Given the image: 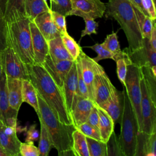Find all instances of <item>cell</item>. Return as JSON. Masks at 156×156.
Listing matches in <instances>:
<instances>
[{"mask_svg":"<svg viewBox=\"0 0 156 156\" xmlns=\"http://www.w3.org/2000/svg\"><path fill=\"white\" fill-rule=\"evenodd\" d=\"M77 60L80 66L83 79L88 89L89 99L93 101L92 95V85L94 76L93 60L92 58L86 55L82 49L80 51Z\"/></svg>","mask_w":156,"mask_h":156,"instance_id":"ffe728a7","label":"cell"},{"mask_svg":"<svg viewBox=\"0 0 156 156\" xmlns=\"http://www.w3.org/2000/svg\"><path fill=\"white\" fill-rule=\"evenodd\" d=\"M133 7L136 16L143 38L149 39L152 30L155 24V21L152 20L149 16L146 15L137 8L133 6Z\"/></svg>","mask_w":156,"mask_h":156,"instance_id":"f1b7e54d","label":"cell"},{"mask_svg":"<svg viewBox=\"0 0 156 156\" xmlns=\"http://www.w3.org/2000/svg\"><path fill=\"white\" fill-rule=\"evenodd\" d=\"M7 47L5 35V20L0 8V51Z\"/></svg>","mask_w":156,"mask_h":156,"instance_id":"bcb514c9","label":"cell"},{"mask_svg":"<svg viewBox=\"0 0 156 156\" xmlns=\"http://www.w3.org/2000/svg\"><path fill=\"white\" fill-rule=\"evenodd\" d=\"M61 38L65 49L71 56L73 59L76 60L78 57L82 48L74 40V39L68 34V32L62 34L61 35Z\"/></svg>","mask_w":156,"mask_h":156,"instance_id":"836d02e7","label":"cell"},{"mask_svg":"<svg viewBox=\"0 0 156 156\" xmlns=\"http://www.w3.org/2000/svg\"><path fill=\"white\" fill-rule=\"evenodd\" d=\"M132 64L141 68L142 66H156V51L151 47L149 39L143 38V46L134 51L126 48Z\"/></svg>","mask_w":156,"mask_h":156,"instance_id":"8fae6325","label":"cell"},{"mask_svg":"<svg viewBox=\"0 0 156 156\" xmlns=\"http://www.w3.org/2000/svg\"><path fill=\"white\" fill-rule=\"evenodd\" d=\"M140 87L141 91V132L151 134L154 132H156V104L150 98L141 76Z\"/></svg>","mask_w":156,"mask_h":156,"instance_id":"9c48e42d","label":"cell"},{"mask_svg":"<svg viewBox=\"0 0 156 156\" xmlns=\"http://www.w3.org/2000/svg\"><path fill=\"white\" fill-rule=\"evenodd\" d=\"M39 121L46 127L51 138L54 148L60 156L74 155L73 146V132L76 129L74 124H66L58 120L45 101L38 94Z\"/></svg>","mask_w":156,"mask_h":156,"instance_id":"7a4b0ae2","label":"cell"},{"mask_svg":"<svg viewBox=\"0 0 156 156\" xmlns=\"http://www.w3.org/2000/svg\"><path fill=\"white\" fill-rule=\"evenodd\" d=\"M88 48L93 49L97 53L98 55L96 57L92 58V59L96 62L98 63L100 60L107 58H111L113 60V55L109 51L105 49L102 44L96 43L93 46H88Z\"/></svg>","mask_w":156,"mask_h":156,"instance_id":"74e56055","label":"cell"},{"mask_svg":"<svg viewBox=\"0 0 156 156\" xmlns=\"http://www.w3.org/2000/svg\"><path fill=\"white\" fill-rule=\"evenodd\" d=\"M22 101L32 106L37 113H39L38 94L36 89L29 79L22 80Z\"/></svg>","mask_w":156,"mask_h":156,"instance_id":"d4e9b609","label":"cell"},{"mask_svg":"<svg viewBox=\"0 0 156 156\" xmlns=\"http://www.w3.org/2000/svg\"><path fill=\"white\" fill-rule=\"evenodd\" d=\"M49 54L54 60H72L71 56L65 49L61 36L54 38L48 41Z\"/></svg>","mask_w":156,"mask_h":156,"instance_id":"603a6c76","label":"cell"},{"mask_svg":"<svg viewBox=\"0 0 156 156\" xmlns=\"http://www.w3.org/2000/svg\"><path fill=\"white\" fill-rule=\"evenodd\" d=\"M105 17L115 19L127 38L129 51L143 46V38L133 7L129 0H109L105 5Z\"/></svg>","mask_w":156,"mask_h":156,"instance_id":"3957f363","label":"cell"},{"mask_svg":"<svg viewBox=\"0 0 156 156\" xmlns=\"http://www.w3.org/2000/svg\"><path fill=\"white\" fill-rule=\"evenodd\" d=\"M0 156H9L4 149L0 145Z\"/></svg>","mask_w":156,"mask_h":156,"instance_id":"f907efd6","label":"cell"},{"mask_svg":"<svg viewBox=\"0 0 156 156\" xmlns=\"http://www.w3.org/2000/svg\"><path fill=\"white\" fill-rule=\"evenodd\" d=\"M29 27L34 54V64L41 65L49 54L48 43L32 20L30 21Z\"/></svg>","mask_w":156,"mask_h":156,"instance_id":"5bb4252c","label":"cell"},{"mask_svg":"<svg viewBox=\"0 0 156 156\" xmlns=\"http://www.w3.org/2000/svg\"><path fill=\"white\" fill-rule=\"evenodd\" d=\"M51 16L52 20L59 32L62 34L67 33L66 30V20H65V16L62 15L57 12L50 10Z\"/></svg>","mask_w":156,"mask_h":156,"instance_id":"60d3db41","label":"cell"},{"mask_svg":"<svg viewBox=\"0 0 156 156\" xmlns=\"http://www.w3.org/2000/svg\"><path fill=\"white\" fill-rule=\"evenodd\" d=\"M52 11L57 12L65 16H68V13L72 9L71 0H52L50 7Z\"/></svg>","mask_w":156,"mask_h":156,"instance_id":"d590c367","label":"cell"},{"mask_svg":"<svg viewBox=\"0 0 156 156\" xmlns=\"http://www.w3.org/2000/svg\"><path fill=\"white\" fill-rule=\"evenodd\" d=\"M96 107L99 116V131L100 133L101 141L106 143L112 132L114 131L115 124L113 119L105 110L97 105Z\"/></svg>","mask_w":156,"mask_h":156,"instance_id":"7402d4cb","label":"cell"},{"mask_svg":"<svg viewBox=\"0 0 156 156\" xmlns=\"http://www.w3.org/2000/svg\"><path fill=\"white\" fill-rule=\"evenodd\" d=\"M99 113L96 105L95 104L94 106L92 108L86 122L99 130Z\"/></svg>","mask_w":156,"mask_h":156,"instance_id":"f6af8a7d","label":"cell"},{"mask_svg":"<svg viewBox=\"0 0 156 156\" xmlns=\"http://www.w3.org/2000/svg\"><path fill=\"white\" fill-rule=\"evenodd\" d=\"M3 69H2V62H1V52H0V79L2 77V75L3 74Z\"/></svg>","mask_w":156,"mask_h":156,"instance_id":"816d5d0a","label":"cell"},{"mask_svg":"<svg viewBox=\"0 0 156 156\" xmlns=\"http://www.w3.org/2000/svg\"><path fill=\"white\" fill-rule=\"evenodd\" d=\"M76 128L86 136L101 141L99 130L96 127H93V126L89 124L87 122L82 124L81 125L76 127Z\"/></svg>","mask_w":156,"mask_h":156,"instance_id":"8d00e7d4","label":"cell"},{"mask_svg":"<svg viewBox=\"0 0 156 156\" xmlns=\"http://www.w3.org/2000/svg\"><path fill=\"white\" fill-rule=\"evenodd\" d=\"M74 61L54 60L52 59L48 54L41 65L44 68L56 84L63 90L65 77Z\"/></svg>","mask_w":156,"mask_h":156,"instance_id":"7c38bea8","label":"cell"},{"mask_svg":"<svg viewBox=\"0 0 156 156\" xmlns=\"http://www.w3.org/2000/svg\"><path fill=\"white\" fill-rule=\"evenodd\" d=\"M76 68H77V89H78V96L89 98L88 89L87 85L83 79L80 66L77 60H76Z\"/></svg>","mask_w":156,"mask_h":156,"instance_id":"ab89813d","label":"cell"},{"mask_svg":"<svg viewBox=\"0 0 156 156\" xmlns=\"http://www.w3.org/2000/svg\"><path fill=\"white\" fill-rule=\"evenodd\" d=\"M93 68L94 76L92 85L93 100L98 106L101 107L108 101L115 87L103 67L94 60Z\"/></svg>","mask_w":156,"mask_h":156,"instance_id":"52a82bcc","label":"cell"},{"mask_svg":"<svg viewBox=\"0 0 156 156\" xmlns=\"http://www.w3.org/2000/svg\"><path fill=\"white\" fill-rule=\"evenodd\" d=\"M156 155V132L148 134L138 132L135 156Z\"/></svg>","mask_w":156,"mask_h":156,"instance_id":"d6986e66","label":"cell"},{"mask_svg":"<svg viewBox=\"0 0 156 156\" xmlns=\"http://www.w3.org/2000/svg\"><path fill=\"white\" fill-rule=\"evenodd\" d=\"M130 2H131L132 5L139 9L140 11H141L143 13H144L146 15H147L142 4V0H129Z\"/></svg>","mask_w":156,"mask_h":156,"instance_id":"c3c4849f","label":"cell"},{"mask_svg":"<svg viewBox=\"0 0 156 156\" xmlns=\"http://www.w3.org/2000/svg\"><path fill=\"white\" fill-rule=\"evenodd\" d=\"M83 19L85 23V27L81 32L80 38L93 34H97L96 29L98 27V23L94 21V19L89 17H83Z\"/></svg>","mask_w":156,"mask_h":156,"instance_id":"b9f144b4","label":"cell"},{"mask_svg":"<svg viewBox=\"0 0 156 156\" xmlns=\"http://www.w3.org/2000/svg\"><path fill=\"white\" fill-rule=\"evenodd\" d=\"M20 155L21 156H40V152L38 147L34 145V142L21 143Z\"/></svg>","mask_w":156,"mask_h":156,"instance_id":"f35d334b","label":"cell"},{"mask_svg":"<svg viewBox=\"0 0 156 156\" xmlns=\"http://www.w3.org/2000/svg\"><path fill=\"white\" fill-rule=\"evenodd\" d=\"M0 52L2 69L6 77L29 79L27 65L23 62L10 47L7 46Z\"/></svg>","mask_w":156,"mask_h":156,"instance_id":"ba28073f","label":"cell"},{"mask_svg":"<svg viewBox=\"0 0 156 156\" xmlns=\"http://www.w3.org/2000/svg\"><path fill=\"white\" fill-rule=\"evenodd\" d=\"M95 103L89 98L77 97L70 112L73 124L76 127L87 121V118Z\"/></svg>","mask_w":156,"mask_h":156,"instance_id":"e0dca14e","label":"cell"},{"mask_svg":"<svg viewBox=\"0 0 156 156\" xmlns=\"http://www.w3.org/2000/svg\"><path fill=\"white\" fill-rule=\"evenodd\" d=\"M149 43L152 48V49L154 51H156V27H155V24L154 25L151 34L150 38L149 39Z\"/></svg>","mask_w":156,"mask_h":156,"instance_id":"7dc6e473","label":"cell"},{"mask_svg":"<svg viewBox=\"0 0 156 156\" xmlns=\"http://www.w3.org/2000/svg\"><path fill=\"white\" fill-rule=\"evenodd\" d=\"M101 44L113 55V60L115 61L123 54V51L121 49L118 39L117 32H112L107 35L104 41Z\"/></svg>","mask_w":156,"mask_h":156,"instance_id":"4dcf8cb0","label":"cell"},{"mask_svg":"<svg viewBox=\"0 0 156 156\" xmlns=\"http://www.w3.org/2000/svg\"><path fill=\"white\" fill-rule=\"evenodd\" d=\"M124 88L121 91L115 87L108 101L100 107L110 116L115 125L121 122L124 108Z\"/></svg>","mask_w":156,"mask_h":156,"instance_id":"2e32d148","label":"cell"},{"mask_svg":"<svg viewBox=\"0 0 156 156\" xmlns=\"http://www.w3.org/2000/svg\"><path fill=\"white\" fill-rule=\"evenodd\" d=\"M86 139L90 156H107L105 142L87 136Z\"/></svg>","mask_w":156,"mask_h":156,"instance_id":"d6a6232c","label":"cell"},{"mask_svg":"<svg viewBox=\"0 0 156 156\" xmlns=\"http://www.w3.org/2000/svg\"><path fill=\"white\" fill-rule=\"evenodd\" d=\"M72 150L75 156H90L86 136L77 129L73 132Z\"/></svg>","mask_w":156,"mask_h":156,"instance_id":"4316f807","label":"cell"},{"mask_svg":"<svg viewBox=\"0 0 156 156\" xmlns=\"http://www.w3.org/2000/svg\"><path fill=\"white\" fill-rule=\"evenodd\" d=\"M16 127L4 124L0 120V145L9 156H18L21 141L17 136Z\"/></svg>","mask_w":156,"mask_h":156,"instance_id":"4fadbf2b","label":"cell"},{"mask_svg":"<svg viewBox=\"0 0 156 156\" xmlns=\"http://www.w3.org/2000/svg\"><path fill=\"white\" fill-rule=\"evenodd\" d=\"M36 124H34L29 127L26 131V142H34L39 140L40 138V132L36 129Z\"/></svg>","mask_w":156,"mask_h":156,"instance_id":"ee69618b","label":"cell"},{"mask_svg":"<svg viewBox=\"0 0 156 156\" xmlns=\"http://www.w3.org/2000/svg\"><path fill=\"white\" fill-rule=\"evenodd\" d=\"M32 21L47 41L61 36L52 20L50 11L38 15Z\"/></svg>","mask_w":156,"mask_h":156,"instance_id":"ac0fdd59","label":"cell"},{"mask_svg":"<svg viewBox=\"0 0 156 156\" xmlns=\"http://www.w3.org/2000/svg\"><path fill=\"white\" fill-rule=\"evenodd\" d=\"M30 21L27 16H23L10 22L5 21L7 46L10 47L27 65L34 64Z\"/></svg>","mask_w":156,"mask_h":156,"instance_id":"277c9868","label":"cell"},{"mask_svg":"<svg viewBox=\"0 0 156 156\" xmlns=\"http://www.w3.org/2000/svg\"><path fill=\"white\" fill-rule=\"evenodd\" d=\"M154 2L155 0H142L143 7L147 15L154 21L156 19V10Z\"/></svg>","mask_w":156,"mask_h":156,"instance_id":"7bdbcfd3","label":"cell"},{"mask_svg":"<svg viewBox=\"0 0 156 156\" xmlns=\"http://www.w3.org/2000/svg\"><path fill=\"white\" fill-rule=\"evenodd\" d=\"M6 85L9 105L18 112L23 103L22 80L6 77Z\"/></svg>","mask_w":156,"mask_h":156,"instance_id":"44dd1931","label":"cell"},{"mask_svg":"<svg viewBox=\"0 0 156 156\" xmlns=\"http://www.w3.org/2000/svg\"><path fill=\"white\" fill-rule=\"evenodd\" d=\"M24 8L26 15L30 20H33L38 15L51 10L44 0H25Z\"/></svg>","mask_w":156,"mask_h":156,"instance_id":"484cf974","label":"cell"},{"mask_svg":"<svg viewBox=\"0 0 156 156\" xmlns=\"http://www.w3.org/2000/svg\"><path fill=\"white\" fill-rule=\"evenodd\" d=\"M24 2L25 0H7L4 13L5 22H10L20 17L26 16Z\"/></svg>","mask_w":156,"mask_h":156,"instance_id":"cb8c5ba5","label":"cell"},{"mask_svg":"<svg viewBox=\"0 0 156 156\" xmlns=\"http://www.w3.org/2000/svg\"><path fill=\"white\" fill-rule=\"evenodd\" d=\"M40 132L38 143V150L40 156H48L51 150L54 147L51 138L44 124L40 121Z\"/></svg>","mask_w":156,"mask_h":156,"instance_id":"f546056e","label":"cell"},{"mask_svg":"<svg viewBox=\"0 0 156 156\" xmlns=\"http://www.w3.org/2000/svg\"><path fill=\"white\" fill-rule=\"evenodd\" d=\"M0 120H1V114H0ZM2 121V120H1Z\"/></svg>","mask_w":156,"mask_h":156,"instance_id":"db71d44e","label":"cell"},{"mask_svg":"<svg viewBox=\"0 0 156 156\" xmlns=\"http://www.w3.org/2000/svg\"><path fill=\"white\" fill-rule=\"evenodd\" d=\"M141 71L140 68L130 64L127 66L125 80V89L136 116L139 131H141L142 117L141 112V91L140 87Z\"/></svg>","mask_w":156,"mask_h":156,"instance_id":"8992f818","label":"cell"},{"mask_svg":"<svg viewBox=\"0 0 156 156\" xmlns=\"http://www.w3.org/2000/svg\"><path fill=\"white\" fill-rule=\"evenodd\" d=\"M7 1V0H0V8L3 13V15L5 12V10Z\"/></svg>","mask_w":156,"mask_h":156,"instance_id":"681fc988","label":"cell"},{"mask_svg":"<svg viewBox=\"0 0 156 156\" xmlns=\"http://www.w3.org/2000/svg\"><path fill=\"white\" fill-rule=\"evenodd\" d=\"M47 4H48V1H49V4H50V6H49V8H50V7H51V4H52V0H44Z\"/></svg>","mask_w":156,"mask_h":156,"instance_id":"f5cc1de1","label":"cell"},{"mask_svg":"<svg viewBox=\"0 0 156 156\" xmlns=\"http://www.w3.org/2000/svg\"><path fill=\"white\" fill-rule=\"evenodd\" d=\"M122 51L123 54L118 58L115 62L116 63V73L118 77L124 87H125V80L127 74V66L130 64H132V63L130 60L126 49L124 48Z\"/></svg>","mask_w":156,"mask_h":156,"instance_id":"1f68e13d","label":"cell"},{"mask_svg":"<svg viewBox=\"0 0 156 156\" xmlns=\"http://www.w3.org/2000/svg\"><path fill=\"white\" fill-rule=\"evenodd\" d=\"M29 80L37 90V94L45 101L60 121L73 124L63 94V90L56 84L41 65H27Z\"/></svg>","mask_w":156,"mask_h":156,"instance_id":"6da1fadb","label":"cell"},{"mask_svg":"<svg viewBox=\"0 0 156 156\" xmlns=\"http://www.w3.org/2000/svg\"><path fill=\"white\" fill-rule=\"evenodd\" d=\"M63 91L67 108L70 113L78 97L77 68L76 60L73 62L65 77L63 83Z\"/></svg>","mask_w":156,"mask_h":156,"instance_id":"9a60e30c","label":"cell"},{"mask_svg":"<svg viewBox=\"0 0 156 156\" xmlns=\"http://www.w3.org/2000/svg\"><path fill=\"white\" fill-rule=\"evenodd\" d=\"M107 156H124L119 138L113 131L106 142Z\"/></svg>","mask_w":156,"mask_h":156,"instance_id":"e575fe53","label":"cell"},{"mask_svg":"<svg viewBox=\"0 0 156 156\" xmlns=\"http://www.w3.org/2000/svg\"><path fill=\"white\" fill-rule=\"evenodd\" d=\"M72 9L68 16L76 15L93 19L102 18L106 5L101 0H71Z\"/></svg>","mask_w":156,"mask_h":156,"instance_id":"30bf717a","label":"cell"},{"mask_svg":"<svg viewBox=\"0 0 156 156\" xmlns=\"http://www.w3.org/2000/svg\"><path fill=\"white\" fill-rule=\"evenodd\" d=\"M140 71L149 97L156 104V76L153 74L150 66H142Z\"/></svg>","mask_w":156,"mask_h":156,"instance_id":"83f0119b","label":"cell"},{"mask_svg":"<svg viewBox=\"0 0 156 156\" xmlns=\"http://www.w3.org/2000/svg\"><path fill=\"white\" fill-rule=\"evenodd\" d=\"M120 124L121 132L118 138L123 155L135 156L139 127L125 88L124 108Z\"/></svg>","mask_w":156,"mask_h":156,"instance_id":"5b68a950","label":"cell"}]
</instances>
